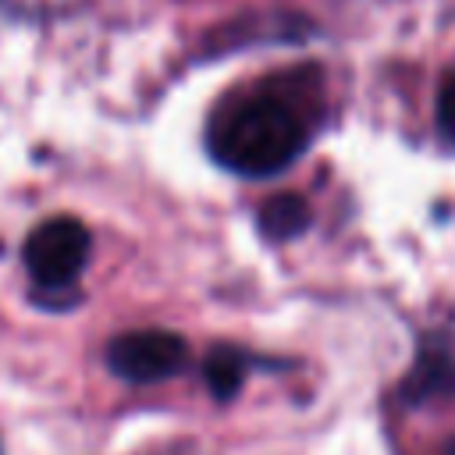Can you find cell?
Returning a JSON list of instances; mask_svg holds the SVG:
<instances>
[{
  "label": "cell",
  "mask_w": 455,
  "mask_h": 455,
  "mask_svg": "<svg viewBox=\"0 0 455 455\" xmlns=\"http://www.w3.org/2000/svg\"><path fill=\"white\" fill-rule=\"evenodd\" d=\"M309 135L313 117L284 82H259L228 96L206 124L210 156L242 178H270L291 167L306 153Z\"/></svg>",
  "instance_id": "6da1fadb"
},
{
  "label": "cell",
  "mask_w": 455,
  "mask_h": 455,
  "mask_svg": "<svg viewBox=\"0 0 455 455\" xmlns=\"http://www.w3.org/2000/svg\"><path fill=\"white\" fill-rule=\"evenodd\" d=\"M89 231L75 217H50L25 238V267L39 288H68L89 259Z\"/></svg>",
  "instance_id": "7a4b0ae2"
},
{
  "label": "cell",
  "mask_w": 455,
  "mask_h": 455,
  "mask_svg": "<svg viewBox=\"0 0 455 455\" xmlns=\"http://www.w3.org/2000/svg\"><path fill=\"white\" fill-rule=\"evenodd\" d=\"M188 363V345L160 327L146 331H124L107 345V366L121 380L132 384H156L174 377Z\"/></svg>",
  "instance_id": "3957f363"
},
{
  "label": "cell",
  "mask_w": 455,
  "mask_h": 455,
  "mask_svg": "<svg viewBox=\"0 0 455 455\" xmlns=\"http://www.w3.org/2000/svg\"><path fill=\"white\" fill-rule=\"evenodd\" d=\"M309 228V206L302 196L295 192H281V196H270L263 206H259V231L274 242H288L295 235H302Z\"/></svg>",
  "instance_id": "277c9868"
},
{
  "label": "cell",
  "mask_w": 455,
  "mask_h": 455,
  "mask_svg": "<svg viewBox=\"0 0 455 455\" xmlns=\"http://www.w3.org/2000/svg\"><path fill=\"white\" fill-rule=\"evenodd\" d=\"M203 370H206L210 391H213L217 398H231V395L242 387V380H245L249 359H245L242 352H235V348H213V352L206 355Z\"/></svg>",
  "instance_id": "5b68a950"
},
{
  "label": "cell",
  "mask_w": 455,
  "mask_h": 455,
  "mask_svg": "<svg viewBox=\"0 0 455 455\" xmlns=\"http://www.w3.org/2000/svg\"><path fill=\"white\" fill-rule=\"evenodd\" d=\"M437 128L455 146V75H448L437 89Z\"/></svg>",
  "instance_id": "8992f818"
},
{
  "label": "cell",
  "mask_w": 455,
  "mask_h": 455,
  "mask_svg": "<svg viewBox=\"0 0 455 455\" xmlns=\"http://www.w3.org/2000/svg\"><path fill=\"white\" fill-rule=\"evenodd\" d=\"M448 455H455V444H448Z\"/></svg>",
  "instance_id": "52a82bcc"
}]
</instances>
